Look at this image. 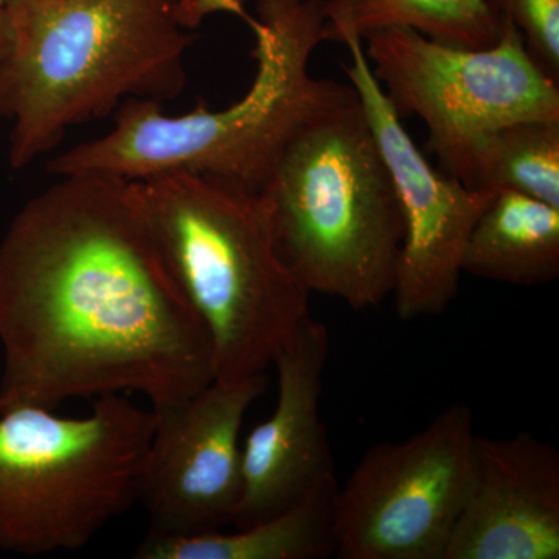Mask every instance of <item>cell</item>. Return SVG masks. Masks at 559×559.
I'll list each match as a JSON object with an SVG mask.
<instances>
[{
  "label": "cell",
  "mask_w": 559,
  "mask_h": 559,
  "mask_svg": "<svg viewBox=\"0 0 559 559\" xmlns=\"http://www.w3.org/2000/svg\"><path fill=\"white\" fill-rule=\"evenodd\" d=\"M0 414L215 380L212 341L154 240L131 180L60 176L0 241Z\"/></svg>",
  "instance_id": "cell-1"
},
{
  "label": "cell",
  "mask_w": 559,
  "mask_h": 559,
  "mask_svg": "<svg viewBox=\"0 0 559 559\" xmlns=\"http://www.w3.org/2000/svg\"><path fill=\"white\" fill-rule=\"evenodd\" d=\"M245 21L257 73L241 100L171 116L159 102L131 98L112 130L51 159L50 173L124 180L186 173L260 193L301 128L356 91L311 73L312 55L326 43L323 0H257V16Z\"/></svg>",
  "instance_id": "cell-2"
},
{
  "label": "cell",
  "mask_w": 559,
  "mask_h": 559,
  "mask_svg": "<svg viewBox=\"0 0 559 559\" xmlns=\"http://www.w3.org/2000/svg\"><path fill=\"white\" fill-rule=\"evenodd\" d=\"M13 47L0 64V121L22 170L75 124L131 98L165 102L186 86L193 36L176 0H7Z\"/></svg>",
  "instance_id": "cell-3"
},
{
  "label": "cell",
  "mask_w": 559,
  "mask_h": 559,
  "mask_svg": "<svg viewBox=\"0 0 559 559\" xmlns=\"http://www.w3.org/2000/svg\"><path fill=\"white\" fill-rule=\"evenodd\" d=\"M168 270L212 341L215 380L263 373L310 314L260 194L207 176L131 180Z\"/></svg>",
  "instance_id": "cell-4"
},
{
  "label": "cell",
  "mask_w": 559,
  "mask_h": 559,
  "mask_svg": "<svg viewBox=\"0 0 559 559\" xmlns=\"http://www.w3.org/2000/svg\"><path fill=\"white\" fill-rule=\"evenodd\" d=\"M259 194L280 255L308 293L358 311L393 293L403 213L356 92L301 128Z\"/></svg>",
  "instance_id": "cell-5"
},
{
  "label": "cell",
  "mask_w": 559,
  "mask_h": 559,
  "mask_svg": "<svg viewBox=\"0 0 559 559\" xmlns=\"http://www.w3.org/2000/svg\"><path fill=\"white\" fill-rule=\"evenodd\" d=\"M153 409L123 393L98 396L86 417L46 407L0 414V549L79 550L139 503Z\"/></svg>",
  "instance_id": "cell-6"
},
{
  "label": "cell",
  "mask_w": 559,
  "mask_h": 559,
  "mask_svg": "<svg viewBox=\"0 0 559 559\" xmlns=\"http://www.w3.org/2000/svg\"><path fill=\"white\" fill-rule=\"evenodd\" d=\"M362 40L393 108L425 121L430 150L460 182L481 135L513 121L559 120V84L536 64L510 21L487 49L452 46L406 27L380 28Z\"/></svg>",
  "instance_id": "cell-7"
},
{
  "label": "cell",
  "mask_w": 559,
  "mask_h": 559,
  "mask_svg": "<svg viewBox=\"0 0 559 559\" xmlns=\"http://www.w3.org/2000/svg\"><path fill=\"white\" fill-rule=\"evenodd\" d=\"M476 432L452 403L400 443H378L336 498V557L444 559L468 487Z\"/></svg>",
  "instance_id": "cell-8"
},
{
  "label": "cell",
  "mask_w": 559,
  "mask_h": 559,
  "mask_svg": "<svg viewBox=\"0 0 559 559\" xmlns=\"http://www.w3.org/2000/svg\"><path fill=\"white\" fill-rule=\"evenodd\" d=\"M341 44L349 51L342 68L358 94L403 213L404 240L392 293L396 312L406 322L440 314L457 296L466 242L496 193L469 189L436 170L374 79L364 40L347 35Z\"/></svg>",
  "instance_id": "cell-9"
},
{
  "label": "cell",
  "mask_w": 559,
  "mask_h": 559,
  "mask_svg": "<svg viewBox=\"0 0 559 559\" xmlns=\"http://www.w3.org/2000/svg\"><path fill=\"white\" fill-rule=\"evenodd\" d=\"M266 385V371L213 380L187 399L151 406L156 425L139 496L151 535L194 536L234 524L242 423Z\"/></svg>",
  "instance_id": "cell-10"
},
{
  "label": "cell",
  "mask_w": 559,
  "mask_h": 559,
  "mask_svg": "<svg viewBox=\"0 0 559 559\" xmlns=\"http://www.w3.org/2000/svg\"><path fill=\"white\" fill-rule=\"evenodd\" d=\"M329 358V329L311 316L275 356L277 406L241 444L242 491L235 528L288 510L336 477L320 412Z\"/></svg>",
  "instance_id": "cell-11"
},
{
  "label": "cell",
  "mask_w": 559,
  "mask_h": 559,
  "mask_svg": "<svg viewBox=\"0 0 559 559\" xmlns=\"http://www.w3.org/2000/svg\"><path fill=\"white\" fill-rule=\"evenodd\" d=\"M559 452L528 432L476 433L444 559H558Z\"/></svg>",
  "instance_id": "cell-12"
},
{
  "label": "cell",
  "mask_w": 559,
  "mask_h": 559,
  "mask_svg": "<svg viewBox=\"0 0 559 559\" xmlns=\"http://www.w3.org/2000/svg\"><path fill=\"white\" fill-rule=\"evenodd\" d=\"M336 477L288 510L234 532L146 535L139 559H322L336 557Z\"/></svg>",
  "instance_id": "cell-13"
},
{
  "label": "cell",
  "mask_w": 559,
  "mask_h": 559,
  "mask_svg": "<svg viewBox=\"0 0 559 559\" xmlns=\"http://www.w3.org/2000/svg\"><path fill=\"white\" fill-rule=\"evenodd\" d=\"M462 272L514 286L555 282L559 209L518 191H499L471 231Z\"/></svg>",
  "instance_id": "cell-14"
},
{
  "label": "cell",
  "mask_w": 559,
  "mask_h": 559,
  "mask_svg": "<svg viewBox=\"0 0 559 559\" xmlns=\"http://www.w3.org/2000/svg\"><path fill=\"white\" fill-rule=\"evenodd\" d=\"M326 43H342L388 27H406L430 39L468 49H487L503 31L487 0H323Z\"/></svg>",
  "instance_id": "cell-15"
},
{
  "label": "cell",
  "mask_w": 559,
  "mask_h": 559,
  "mask_svg": "<svg viewBox=\"0 0 559 559\" xmlns=\"http://www.w3.org/2000/svg\"><path fill=\"white\" fill-rule=\"evenodd\" d=\"M463 183L518 191L559 209V120H521L481 135L471 148Z\"/></svg>",
  "instance_id": "cell-16"
},
{
  "label": "cell",
  "mask_w": 559,
  "mask_h": 559,
  "mask_svg": "<svg viewBox=\"0 0 559 559\" xmlns=\"http://www.w3.org/2000/svg\"><path fill=\"white\" fill-rule=\"evenodd\" d=\"M524 38L536 64L559 84V0H487Z\"/></svg>",
  "instance_id": "cell-17"
},
{
  "label": "cell",
  "mask_w": 559,
  "mask_h": 559,
  "mask_svg": "<svg viewBox=\"0 0 559 559\" xmlns=\"http://www.w3.org/2000/svg\"><path fill=\"white\" fill-rule=\"evenodd\" d=\"M178 16L187 31L200 27L205 17L216 13H230L245 20L248 11L241 10L234 0H176Z\"/></svg>",
  "instance_id": "cell-18"
},
{
  "label": "cell",
  "mask_w": 559,
  "mask_h": 559,
  "mask_svg": "<svg viewBox=\"0 0 559 559\" xmlns=\"http://www.w3.org/2000/svg\"><path fill=\"white\" fill-rule=\"evenodd\" d=\"M13 20L7 0H0V64L9 57L13 47Z\"/></svg>",
  "instance_id": "cell-19"
},
{
  "label": "cell",
  "mask_w": 559,
  "mask_h": 559,
  "mask_svg": "<svg viewBox=\"0 0 559 559\" xmlns=\"http://www.w3.org/2000/svg\"><path fill=\"white\" fill-rule=\"evenodd\" d=\"M234 2L237 3L241 10H246V2H248V0H234Z\"/></svg>",
  "instance_id": "cell-20"
}]
</instances>
